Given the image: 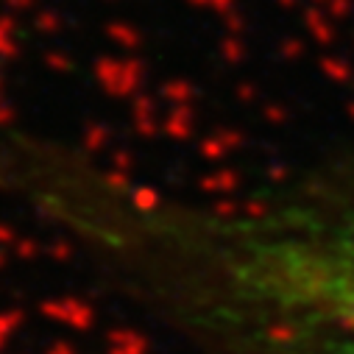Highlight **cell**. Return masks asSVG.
<instances>
[{
  "label": "cell",
  "instance_id": "1",
  "mask_svg": "<svg viewBox=\"0 0 354 354\" xmlns=\"http://www.w3.org/2000/svg\"><path fill=\"white\" fill-rule=\"evenodd\" d=\"M282 251L274 285L329 337L337 354H354V223L324 229Z\"/></svg>",
  "mask_w": 354,
  "mask_h": 354
}]
</instances>
